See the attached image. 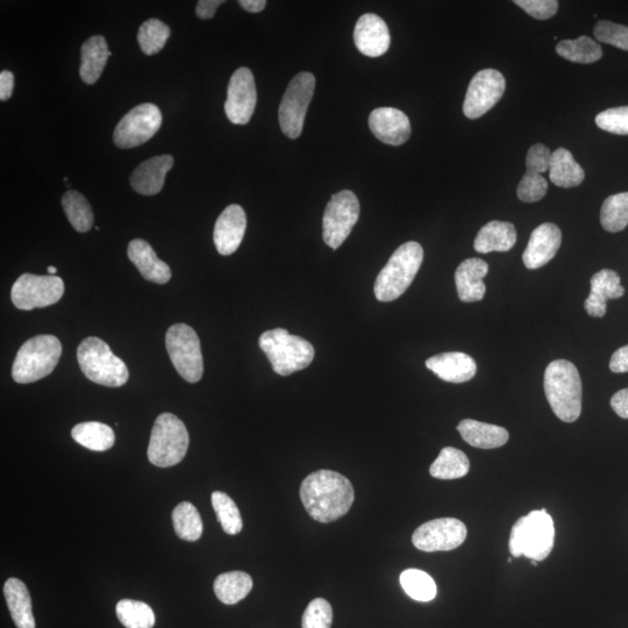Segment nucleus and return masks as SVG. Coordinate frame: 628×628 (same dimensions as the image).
Masks as SVG:
<instances>
[{
	"mask_svg": "<svg viewBox=\"0 0 628 628\" xmlns=\"http://www.w3.org/2000/svg\"><path fill=\"white\" fill-rule=\"evenodd\" d=\"M299 494L310 517L324 524L347 515L355 498L351 481L332 470L314 471L303 481Z\"/></svg>",
	"mask_w": 628,
	"mask_h": 628,
	"instance_id": "nucleus-1",
	"label": "nucleus"
},
{
	"mask_svg": "<svg viewBox=\"0 0 628 628\" xmlns=\"http://www.w3.org/2000/svg\"><path fill=\"white\" fill-rule=\"evenodd\" d=\"M544 387L554 415L574 423L582 413V381L574 363L556 360L545 371Z\"/></svg>",
	"mask_w": 628,
	"mask_h": 628,
	"instance_id": "nucleus-2",
	"label": "nucleus"
},
{
	"mask_svg": "<svg viewBox=\"0 0 628 628\" xmlns=\"http://www.w3.org/2000/svg\"><path fill=\"white\" fill-rule=\"evenodd\" d=\"M423 261L424 249L418 242H406L397 248L376 278L374 292L378 301L389 303L401 297L415 280Z\"/></svg>",
	"mask_w": 628,
	"mask_h": 628,
	"instance_id": "nucleus-3",
	"label": "nucleus"
},
{
	"mask_svg": "<svg viewBox=\"0 0 628 628\" xmlns=\"http://www.w3.org/2000/svg\"><path fill=\"white\" fill-rule=\"evenodd\" d=\"M554 541L553 518L542 509L518 519L512 527L509 547L515 558L525 556L532 561L541 562L552 553Z\"/></svg>",
	"mask_w": 628,
	"mask_h": 628,
	"instance_id": "nucleus-4",
	"label": "nucleus"
},
{
	"mask_svg": "<svg viewBox=\"0 0 628 628\" xmlns=\"http://www.w3.org/2000/svg\"><path fill=\"white\" fill-rule=\"evenodd\" d=\"M259 345L268 356L275 373L281 376L308 368L314 359V348L310 342L291 335L284 328L264 332Z\"/></svg>",
	"mask_w": 628,
	"mask_h": 628,
	"instance_id": "nucleus-5",
	"label": "nucleus"
},
{
	"mask_svg": "<svg viewBox=\"0 0 628 628\" xmlns=\"http://www.w3.org/2000/svg\"><path fill=\"white\" fill-rule=\"evenodd\" d=\"M61 355V341L54 335H38L26 341L14 360L13 380L20 384H27L51 375Z\"/></svg>",
	"mask_w": 628,
	"mask_h": 628,
	"instance_id": "nucleus-6",
	"label": "nucleus"
},
{
	"mask_svg": "<svg viewBox=\"0 0 628 628\" xmlns=\"http://www.w3.org/2000/svg\"><path fill=\"white\" fill-rule=\"evenodd\" d=\"M77 360L83 374L104 387L119 388L130 377L125 362L114 355L102 339L90 337L83 340L77 349Z\"/></svg>",
	"mask_w": 628,
	"mask_h": 628,
	"instance_id": "nucleus-7",
	"label": "nucleus"
},
{
	"mask_svg": "<svg viewBox=\"0 0 628 628\" xmlns=\"http://www.w3.org/2000/svg\"><path fill=\"white\" fill-rule=\"evenodd\" d=\"M189 442V433L183 421L173 413H162L153 426L148 460L160 468L176 466L187 455Z\"/></svg>",
	"mask_w": 628,
	"mask_h": 628,
	"instance_id": "nucleus-8",
	"label": "nucleus"
},
{
	"mask_svg": "<svg viewBox=\"0 0 628 628\" xmlns=\"http://www.w3.org/2000/svg\"><path fill=\"white\" fill-rule=\"evenodd\" d=\"M166 347L178 374L190 383L202 380L204 363L201 341L194 328L185 324L171 326L166 334Z\"/></svg>",
	"mask_w": 628,
	"mask_h": 628,
	"instance_id": "nucleus-9",
	"label": "nucleus"
},
{
	"mask_svg": "<svg viewBox=\"0 0 628 628\" xmlns=\"http://www.w3.org/2000/svg\"><path fill=\"white\" fill-rule=\"evenodd\" d=\"M316 77L311 73H301L292 78L282 99L278 120L281 130L290 139L302 134L306 112L312 101Z\"/></svg>",
	"mask_w": 628,
	"mask_h": 628,
	"instance_id": "nucleus-10",
	"label": "nucleus"
},
{
	"mask_svg": "<svg viewBox=\"0 0 628 628\" xmlns=\"http://www.w3.org/2000/svg\"><path fill=\"white\" fill-rule=\"evenodd\" d=\"M360 217V202L353 191L342 190L328 202L323 219L325 244L338 249L351 234Z\"/></svg>",
	"mask_w": 628,
	"mask_h": 628,
	"instance_id": "nucleus-11",
	"label": "nucleus"
},
{
	"mask_svg": "<svg viewBox=\"0 0 628 628\" xmlns=\"http://www.w3.org/2000/svg\"><path fill=\"white\" fill-rule=\"evenodd\" d=\"M64 294L62 278L55 275H21L13 284L11 298L19 310L47 308L60 301Z\"/></svg>",
	"mask_w": 628,
	"mask_h": 628,
	"instance_id": "nucleus-12",
	"label": "nucleus"
},
{
	"mask_svg": "<svg viewBox=\"0 0 628 628\" xmlns=\"http://www.w3.org/2000/svg\"><path fill=\"white\" fill-rule=\"evenodd\" d=\"M162 120V113L154 104L134 107L119 121L114 130V144L123 149L144 145L159 132Z\"/></svg>",
	"mask_w": 628,
	"mask_h": 628,
	"instance_id": "nucleus-13",
	"label": "nucleus"
},
{
	"mask_svg": "<svg viewBox=\"0 0 628 628\" xmlns=\"http://www.w3.org/2000/svg\"><path fill=\"white\" fill-rule=\"evenodd\" d=\"M467 539V527L459 519L440 518L417 528L412 542L419 551L448 552L459 548Z\"/></svg>",
	"mask_w": 628,
	"mask_h": 628,
	"instance_id": "nucleus-14",
	"label": "nucleus"
},
{
	"mask_svg": "<svg viewBox=\"0 0 628 628\" xmlns=\"http://www.w3.org/2000/svg\"><path fill=\"white\" fill-rule=\"evenodd\" d=\"M506 88L505 77L496 69H484L471 80L463 113L469 119H478L501 101Z\"/></svg>",
	"mask_w": 628,
	"mask_h": 628,
	"instance_id": "nucleus-15",
	"label": "nucleus"
},
{
	"mask_svg": "<svg viewBox=\"0 0 628 628\" xmlns=\"http://www.w3.org/2000/svg\"><path fill=\"white\" fill-rule=\"evenodd\" d=\"M258 92L251 69L239 68L231 77L227 89L225 112L234 125H246L253 117Z\"/></svg>",
	"mask_w": 628,
	"mask_h": 628,
	"instance_id": "nucleus-16",
	"label": "nucleus"
},
{
	"mask_svg": "<svg viewBox=\"0 0 628 628\" xmlns=\"http://www.w3.org/2000/svg\"><path fill=\"white\" fill-rule=\"evenodd\" d=\"M368 123L375 137L390 146H402L411 137L409 117L394 107H378L370 113Z\"/></svg>",
	"mask_w": 628,
	"mask_h": 628,
	"instance_id": "nucleus-17",
	"label": "nucleus"
},
{
	"mask_svg": "<svg viewBox=\"0 0 628 628\" xmlns=\"http://www.w3.org/2000/svg\"><path fill=\"white\" fill-rule=\"evenodd\" d=\"M247 218L240 205L228 206L214 226L213 241L219 254L228 256L238 251L245 237Z\"/></svg>",
	"mask_w": 628,
	"mask_h": 628,
	"instance_id": "nucleus-18",
	"label": "nucleus"
},
{
	"mask_svg": "<svg viewBox=\"0 0 628 628\" xmlns=\"http://www.w3.org/2000/svg\"><path fill=\"white\" fill-rule=\"evenodd\" d=\"M354 42L361 54L369 57L382 56L390 48L389 28L376 14H363L355 26Z\"/></svg>",
	"mask_w": 628,
	"mask_h": 628,
	"instance_id": "nucleus-19",
	"label": "nucleus"
},
{
	"mask_svg": "<svg viewBox=\"0 0 628 628\" xmlns=\"http://www.w3.org/2000/svg\"><path fill=\"white\" fill-rule=\"evenodd\" d=\"M561 242L562 233L558 226L545 223L535 228L523 254L525 267L539 269L546 266L558 254Z\"/></svg>",
	"mask_w": 628,
	"mask_h": 628,
	"instance_id": "nucleus-20",
	"label": "nucleus"
},
{
	"mask_svg": "<svg viewBox=\"0 0 628 628\" xmlns=\"http://www.w3.org/2000/svg\"><path fill=\"white\" fill-rule=\"evenodd\" d=\"M591 291L584 303L590 317L602 318L606 314L608 301L623 297L625 289L615 270L603 269L591 278Z\"/></svg>",
	"mask_w": 628,
	"mask_h": 628,
	"instance_id": "nucleus-21",
	"label": "nucleus"
},
{
	"mask_svg": "<svg viewBox=\"0 0 628 628\" xmlns=\"http://www.w3.org/2000/svg\"><path fill=\"white\" fill-rule=\"evenodd\" d=\"M489 273L488 263L471 258L463 261L455 273V284L463 303L480 302L485 296L484 277Z\"/></svg>",
	"mask_w": 628,
	"mask_h": 628,
	"instance_id": "nucleus-22",
	"label": "nucleus"
},
{
	"mask_svg": "<svg viewBox=\"0 0 628 628\" xmlns=\"http://www.w3.org/2000/svg\"><path fill=\"white\" fill-rule=\"evenodd\" d=\"M427 369L433 371L440 380L449 383H465L474 378L477 367L471 356L461 352H451L432 356L426 361Z\"/></svg>",
	"mask_w": 628,
	"mask_h": 628,
	"instance_id": "nucleus-23",
	"label": "nucleus"
},
{
	"mask_svg": "<svg viewBox=\"0 0 628 628\" xmlns=\"http://www.w3.org/2000/svg\"><path fill=\"white\" fill-rule=\"evenodd\" d=\"M173 167L174 157L170 155L155 156L142 162L131 176L133 190L145 196L159 194L168 171Z\"/></svg>",
	"mask_w": 628,
	"mask_h": 628,
	"instance_id": "nucleus-24",
	"label": "nucleus"
},
{
	"mask_svg": "<svg viewBox=\"0 0 628 628\" xmlns=\"http://www.w3.org/2000/svg\"><path fill=\"white\" fill-rule=\"evenodd\" d=\"M127 255L145 280L156 284H166L170 281V267L157 258L153 247L147 241L142 239L131 241Z\"/></svg>",
	"mask_w": 628,
	"mask_h": 628,
	"instance_id": "nucleus-25",
	"label": "nucleus"
},
{
	"mask_svg": "<svg viewBox=\"0 0 628 628\" xmlns=\"http://www.w3.org/2000/svg\"><path fill=\"white\" fill-rule=\"evenodd\" d=\"M517 242L515 225L508 221H490L478 232L474 242L477 253L509 252Z\"/></svg>",
	"mask_w": 628,
	"mask_h": 628,
	"instance_id": "nucleus-26",
	"label": "nucleus"
},
{
	"mask_svg": "<svg viewBox=\"0 0 628 628\" xmlns=\"http://www.w3.org/2000/svg\"><path fill=\"white\" fill-rule=\"evenodd\" d=\"M458 431L467 444L481 449L502 447L510 438L505 428L473 419L462 420L458 425Z\"/></svg>",
	"mask_w": 628,
	"mask_h": 628,
	"instance_id": "nucleus-27",
	"label": "nucleus"
},
{
	"mask_svg": "<svg viewBox=\"0 0 628 628\" xmlns=\"http://www.w3.org/2000/svg\"><path fill=\"white\" fill-rule=\"evenodd\" d=\"M4 595L17 628H35L32 599L25 583L18 578H9L4 585Z\"/></svg>",
	"mask_w": 628,
	"mask_h": 628,
	"instance_id": "nucleus-28",
	"label": "nucleus"
},
{
	"mask_svg": "<svg viewBox=\"0 0 628 628\" xmlns=\"http://www.w3.org/2000/svg\"><path fill=\"white\" fill-rule=\"evenodd\" d=\"M111 53L102 35L84 42L81 53L80 75L84 83L95 84L101 78Z\"/></svg>",
	"mask_w": 628,
	"mask_h": 628,
	"instance_id": "nucleus-29",
	"label": "nucleus"
},
{
	"mask_svg": "<svg viewBox=\"0 0 628 628\" xmlns=\"http://www.w3.org/2000/svg\"><path fill=\"white\" fill-rule=\"evenodd\" d=\"M549 178L556 187L576 188L585 178L583 168L578 164L572 153L566 148L556 149L552 153L551 164H549Z\"/></svg>",
	"mask_w": 628,
	"mask_h": 628,
	"instance_id": "nucleus-30",
	"label": "nucleus"
},
{
	"mask_svg": "<svg viewBox=\"0 0 628 628\" xmlns=\"http://www.w3.org/2000/svg\"><path fill=\"white\" fill-rule=\"evenodd\" d=\"M71 437L77 444L94 452L109 451L116 441L112 428L97 421L76 425L71 431Z\"/></svg>",
	"mask_w": 628,
	"mask_h": 628,
	"instance_id": "nucleus-31",
	"label": "nucleus"
},
{
	"mask_svg": "<svg viewBox=\"0 0 628 628\" xmlns=\"http://www.w3.org/2000/svg\"><path fill=\"white\" fill-rule=\"evenodd\" d=\"M213 588L221 603L234 605L245 599L252 591L253 580L244 572L225 573L216 578Z\"/></svg>",
	"mask_w": 628,
	"mask_h": 628,
	"instance_id": "nucleus-32",
	"label": "nucleus"
},
{
	"mask_svg": "<svg viewBox=\"0 0 628 628\" xmlns=\"http://www.w3.org/2000/svg\"><path fill=\"white\" fill-rule=\"evenodd\" d=\"M470 462L459 449L446 447L432 463L430 474L438 480H458L469 473Z\"/></svg>",
	"mask_w": 628,
	"mask_h": 628,
	"instance_id": "nucleus-33",
	"label": "nucleus"
},
{
	"mask_svg": "<svg viewBox=\"0 0 628 628\" xmlns=\"http://www.w3.org/2000/svg\"><path fill=\"white\" fill-rule=\"evenodd\" d=\"M556 53L567 61L581 64L595 63L603 56L601 45L585 35L575 40L559 42Z\"/></svg>",
	"mask_w": 628,
	"mask_h": 628,
	"instance_id": "nucleus-34",
	"label": "nucleus"
},
{
	"mask_svg": "<svg viewBox=\"0 0 628 628\" xmlns=\"http://www.w3.org/2000/svg\"><path fill=\"white\" fill-rule=\"evenodd\" d=\"M62 206L69 223L77 232L85 233L91 230L92 225H94V212H92L88 199L80 192L67 191L62 197Z\"/></svg>",
	"mask_w": 628,
	"mask_h": 628,
	"instance_id": "nucleus-35",
	"label": "nucleus"
},
{
	"mask_svg": "<svg viewBox=\"0 0 628 628\" xmlns=\"http://www.w3.org/2000/svg\"><path fill=\"white\" fill-rule=\"evenodd\" d=\"M175 532L182 540L194 542L203 535L201 515L194 504L182 502L173 511Z\"/></svg>",
	"mask_w": 628,
	"mask_h": 628,
	"instance_id": "nucleus-36",
	"label": "nucleus"
},
{
	"mask_svg": "<svg viewBox=\"0 0 628 628\" xmlns=\"http://www.w3.org/2000/svg\"><path fill=\"white\" fill-rule=\"evenodd\" d=\"M402 588L412 599L418 602H431L437 596V584L423 570L408 569L402 573Z\"/></svg>",
	"mask_w": 628,
	"mask_h": 628,
	"instance_id": "nucleus-37",
	"label": "nucleus"
},
{
	"mask_svg": "<svg viewBox=\"0 0 628 628\" xmlns=\"http://www.w3.org/2000/svg\"><path fill=\"white\" fill-rule=\"evenodd\" d=\"M116 612L126 628H153L155 625V613L146 603L123 599L117 604Z\"/></svg>",
	"mask_w": 628,
	"mask_h": 628,
	"instance_id": "nucleus-38",
	"label": "nucleus"
},
{
	"mask_svg": "<svg viewBox=\"0 0 628 628\" xmlns=\"http://www.w3.org/2000/svg\"><path fill=\"white\" fill-rule=\"evenodd\" d=\"M601 224L605 231L617 233L628 225V192L606 198L601 210Z\"/></svg>",
	"mask_w": 628,
	"mask_h": 628,
	"instance_id": "nucleus-39",
	"label": "nucleus"
},
{
	"mask_svg": "<svg viewBox=\"0 0 628 628\" xmlns=\"http://www.w3.org/2000/svg\"><path fill=\"white\" fill-rule=\"evenodd\" d=\"M211 499L214 512L223 530L230 535L239 534L244 524H242L237 504L230 496L220 491L213 492Z\"/></svg>",
	"mask_w": 628,
	"mask_h": 628,
	"instance_id": "nucleus-40",
	"label": "nucleus"
},
{
	"mask_svg": "<svg viewBox=\"0 0 628 628\" xmlns=\"http://www.w3.org/2000/svg\"><path fill=\"white\" fill-rule=\"evenodd\" d=\"M170 37V28L159 19H149L139 28L138 42L141 51L154 55L162 51Z\"/></svg>",
	"mask_w": 628,
	"mask_h": 628,
	"instance_id": "nucleus-41",
	"label": "nucleus"
},
{
	"mask_svg": "<svg viewBox=\"0 0 628 628\" xmlns=\"http://www.w3.org/2000/svg\"><path fill=\"white\" fill-rule=\"evenodd\" d=\"M333 623V610L330 603L324 598H316L304 611L302 619L303 628H331Z\"/></svg>",
	"mask_w": 628,
	"mask_h": 628,
	"instance_id": "nucleus-42",
	"label": "nucleus"
},
{
	"mask_svg": "<svg viewBox=\"0 0 628 628\" xmlns=\"http://www.w3.org/2000/svg\"><path fill=\"white\" fill-rule=\"evenodd\" d=\"M594 34L596 39L603 44L611 45L628 52V27L611 23V21H598Z\"/></svg>",
	"mask_w": 628,
	"mask_h": 628,
	"instance_id": "nucleus-43",
	"label": "nucleus"
},
{
	"mask_svg": "<svg viewBox=\"0 0 628 628\" xmlns=\"http://www.w3.org/2000/svg\"><path fill=\"white\" fill-rule=\"evenodd\" d=\"M548 191L546 178L540 174L528 173L523 176L517 188V195L520 201L525 203H535L541 201Z\"/></svg>",
	"mask_w": 628,
	"mask_h": 628,
	"instance_id": "nucleus-44",
	"label": "nucleus"
},
{
	"mask_svg": "<svg viewBox=\"0 0 628 628\" xmlns=\"http://www.w3.org/2000/svg\"><path fill=\"white\" fill-rule=\"evenodd\" d=\"M596 125L605 132L628 135V106L615 107L599 113Z\"/></svg>",
	"mask_w": 628,
	"mask_h": 628,
	"instance_id": "nucleus-45",
	"label": "nucleus"
},
{
	"mask_svg": "<svg viewBox=\"0 0 628 628\" xmlns=\"http://www.w3.org/2000/svg\"><path fill=\"white\" fill-rule=\"evenodd\" d=\"M515 4L538 20L552 18L559 10L556 0H516Z\"/></svg>",
	"mask_w": 628,
	"mask_h": 628,
	"instance_id": "nucleus-46",
	"label": "nucleus"
},
{
	"mask_svg": "<svg viewBox=\"0 0 628 628\" xmlns=\"http://www.w3.org/2000/svg\"><path fill=\"white\" fill-rule=\"evenodd\" d=\"M552 152L542 144L533 145L526 156V168L528 173L544 174L549 171Z\"/></svg>",
	"mask_w": 628,
	"mask_h": 628,
	"instance_id": "nucleus-47",
	"label": "nucleus"
},
{
	"mask_svg": "<svg viewBox=\"0 0 628 628\" xmlns=\"http://www.w3.org/2000/svg\"><path fill=\"white\" fill-rule=\"evenodd\" d=\"M610 369L613 373L617 374L628 373V345L619 348L618 351L612 355Z\"/></svg>",
	"mask_w": 628,
	"mask_h": 628,
	"instance_id": "nucleus-48",
	"label": "nucleus"
},
{
	"mask_svg": "<svg viewBox=\"0 0 628 628\" xmlns=\"http://www.w3.org/2000/svg\"><path fill=\"white\" fill-rule=\"evenodd\" d=\"M611 408L620 418L628 419V388L623 389L611 398Z\"/></svg>",
	"mask_w": 628,
	"mask_h": 628,
	"instance_id": "nucleus-49",
	"label": "nucleus"
},
{
	"mask_svg": "<svg viewBox=\"0 0 628 628\" xmlns=\"http://www.w3.org/2000/svg\"><path fill=\"white\" fill-rule=\"evenodd\" d=\"M224 3L223 0H201L196 7L197 17L201 19L213 18L218 7Z\"/></svg>",
	"mask_w": 628,
	"mask_h": 628,
	"instance_id": "nucleus-50",
	"label": "nucleus"
},
{
	"mask_svg": "<svg viewBox=\"0 0 628 628\" xmlns=\"http://www.w3.org/2000/svg\"><path fill=\"white\" fill-rule=\"evenodd\" d=\"M14 75L11 71L4 70L0 73V101H7L13 94Z\"/></svg>",
	"mask_w": 628,
	"mask_h": 628,
	"instance_id": "nucleus-51",
	"label": "nucleus"
},
{
	"mask_svg": "<svg viewBox=\"0 0 628 628\" xmlns=\"http://www.w3.org/2000/svg\"><path fill=\"white\" fill-rule=\"evenodd\" d=\"M239 4L242 9H245L248 12L259 13L264 10L267 2H264V0H240Z\"/></svg>",
	"mask_w": 628,
	"mask_h": 628,
	"instance_id": "nucleus-52",
	"label": "nucleus"
},
{
	"mask_svg": "<svg viewBox=\"0 0 628 628\" xmlns=\"http://www.w3.org/2000/svg\"><path fill=\"white\" fill-rule=\"evenodd\" d=\"M49 275H55L57 273V269L55 267L48 268Z\"/></svg>",
	"mask_w": 628,
	"mask_h": 628,
	"instance_id": "nucleus-53",
	"label": "nucleus"
}]
</instances>
